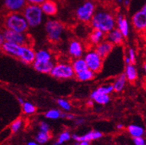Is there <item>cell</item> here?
I'll return each mask as SVG.
<instances>
[{
  "mask_svg": "<svg viewBox=\"0 0 146 145\" xmlns=\"http://www.w3.org/2000/svg\"><path fill=\"white\" fill-rule=\"evenodd\" d=\"M90 24L93 29L100 30L106 35L114 29L117 24V20L112 13L108 11L100 10L96 11Z\"/></svg>",
  "mask_w": 146,
  "mask_h": 145,
  "instance_id": "cell-1",
  "label": "cell"
},
{
  "mask_svg": "<svg viewBox=\"0 0 146 145\" xmlns=\"http://www.w3.org/2000/svg\"><path fill=\"white\" fill-rule=\"evenodd\" d=\"M4 26L5 29L19 33H26L29 29L28 22L20 12L8 13L4 19Z\"/></svg>",
  "mask_w": 146,
  "mask_h": 145,
  "instance_id": "cell-2",
  "label": "cell"
},
{
  "mask_svg": "<svg viewBox=\"0 0 146 145\" xmlns=\"http://www.w3.org/2000/svg\"><path fill=\"white\" fill-rule=\"evenodd\" d=\"M22 14L28 22L29 28H37L42 22L43 13L40 5L28 4L22 11Z\"/></svg>",
  "mask_w": 146,
  "mask_h": 145,
  "instance_id": "cell-3",
  "label": "cell"
},
{
  "mask_svg": "<svg viewBox=\"0 0 146 145\" xmlns=\"http://www.w3.org/2000/svg\"><path fill=\"white\" fill-rule=\"evenodd\" d=\"M44 30L48 40L56 43L61 40L62 33L65 30V25L59 20L49 19L44 24Z\"/></svg>",
  "mask_w": 146,
  "mask_h": 145,
  "instance_id": "cell-4",
  "label": "cell"
},
{
  "mask_svg": "<svg viewBox=\"0 0 146 145\" xmlns=\"http://www.w3.org/2000/svg\"><path fill=\"white\" fill-rule=\"evenodd\" d=\"M96 12L95 4L90 0L84 2L77 7L76 11V19L83 23H90Z\"/></svg>",
  "mask_w": 146,
  "mask_h": 145,
  "instance_id": "cell-5",
  "label": "cell"
},
{
  "mask_svg": "<svg viewBox=\"0 0 146 145\" xmlns=\"http://www.w3.org/2000/svg\"><path fill=\"white\" fill-rule=\"evenodd\" d=\"M50 74L57 79H70L75 76L71 64L66 62H59L54 64Z\"/></svg>",
  "mask_w": 146,
  "mask_h": 145,
  "instance_id": "cell-6",
  "label": "cell"
},
{
  "mask_svg": "<svg viewBox=\"0 0 146 145\" xmlns=\"http://www.w3.org/2000/svg\"><path fill=\"white\" fill-rule=\"evenodd\" d=\"M84 59L88 68L95 73H100L103 67V59L96 53L95 50H90L84 56Z\"/></svg>",
  "mask_w": 146,
  "mask_h": 145,
  "instance_id": "cell-7",
  "label": "cell"
},
{
  "mask_svg": "<svg viewBox=\"0 0 146 145\" xmlns=\"http://www.w3.org/2000/svg\"><path fill=\"white\" fill-rule=\"evenodd\" d=\"M2 33L5 36V42L14 43L19 45H31L30 37L26 33L13 31L8 29H5Z\"/></svg>",
  "mask_w": 146,
  "mask_h": 145,
  "instance_id": "cell-8",
  "label": "cell"
},
{
  "mask_svg": "<svg viewBox=\"0 0 146 145\" xmlns=\"http://www.w3.org/2000/svg\"><path fill=\"white\" fill-rule=\"evenodd\" d=\"M36 51L31 45H21L19 50L17 59L25 64H33L35 62Z\"/></svg>",
  "mask_w": 146,
  "mask_h": 145,
  "instance_id": "cell-9",
  "label": "cell"
},
{
  "mask_svg": "<svg viewBox=\"0 0 146 145\" xmlns=\"http://www.w3.org/2000/svg\"><path fill=\"white\" fill-rule=\"evenodd\" d=\"M132 25L137 31H143L146 30V13L144 11H137L131 18Z\"/></svg>",
  "mask_w": 146,
  "mask_h": 145,
  "instance_id": "cell-10",
  "label": "cell"
},
{
  "mask_svg": "<svg viewBox=\"0 0 146 145\" xmlns=\"http://www.w3.org/2000/svg\"><path fill=\"white\" fill-rule=\"evenodd\" d=\"M68 53L73 59L82 58L84 55V48L81 42L76 39L70 41L68 45Z\"/></svg>",
  "mask_w": 146,
  "mask_h": 145,
  "instance_id": "cell-11",
  "label": "cell"
},
{
  "mask_svg": "<svg viewBox=\"0 0 146 145\" xmlns=\"http://www.w3.org/2000/svg\"><path fill=\"white\" fill-rule=\"evenodd\" d=\"M4 5L10 13L20 12L28 5L26 0H4Z\"/></svg>",
  "mask_w": 146,
  "mask_h": 145,
  "instance_id": "cell-12",
  "label": "cell"
},
{
  "mask_svg": "<svg viewBox=\"0 0 146 145\" xmlns=\"http://www.w3.org/2000/svg\"><path fill=\"white\" fill-rule=\"evenodd\" d=\"M102 137V133L100 131L98 130H91L88 132L82 135V136H79L77 134L72 135L71 138L75 141V142H82V141H87L90 142L94 141V140L100 139Z\"/></svg>",
  "mask_w": 146,
  "mask_h": 145,
  "instance_id": "cell-13",
  "label": "cell"
},
{
  "mask_svg": "<svg viewBox=\"0 0 146 145\" xmlns=\"http://www.w3.org/2000/svg\"><path fill=\"white\" fill-rule=\"evenodd\" d=\"M113 45L112 43L108 42V40H103L102 42L98 44L96 46H95V50L102 59H105L109 55L111 52L113 50Z\"/></svg>",
  "mask_w": 146,
  "mask_h": 145,
  "instance_id": "cell-14",
  "label": "cell"
},
{
  "mask_svg": "<svg viewBox=\"0 0 146 145\" xmlns=\"http://www.w3.org/2000/svg\"><path fill=\"white\" fill-rule=\"evenodd\" d=\"M43 14L54 17L58 13V5L54 0H45L40 5Z\"/></svg>",
  "mask_w": 146,
  "mask_h": 145,
  "instance_id": "cell-15",
  "label": "cell"
},
{
  "mask_svg": "<svg viewBox=\"0 0 146 145\" xmlns=\"http://www.w3.org/2000/svg\"><path fill=\"white\" fill-rule=\"evenodd\" d=\"M106 40L110 42L113 45H120L123 42L124 36L118 28H114L106 34Z\"/></svg>",
  "mask_w": 146,
  "mask_h": 145,
  "instance_id": "cell-16",
  "label": "cell"
},
{
  "mask_svg": "<svg viewBox=\"0 0 146 145\" xmlns=\"http://www.w3.org/2000/svg\"><path fill=\"white\" fill-rule=\"evenodd\" d=\"M90 99L94 101L95 103L100 105H106L110 102L111 97L109 95L101 93L96 91V90H94L90 95Z\"/></svg>",
  "mask_w": 146,
  "mask_h": 145,
  "instance_id": "cell-17",
  "label": "cell"
},
{
  "mask_svg": "<svg viewBox=\"0 0 146 145\" xmlns=\"http://www.w3.org/2000/svg\"><path fill=\"white\" fill-rule=\"evenodd\" d=\"M117 28L120 30L124 38H127L129 35V24L123 15H118L117 18Z\"/></svg>",
  "mask_w": 146,
  "mask_h": 145,
  "instance_id": "cell-18",
  "label": "cell"
},
{
  "mask_svg": "<svg viewBox=\"0 0 146 145\" xmlns=\"http://www.w3.org/2000/svg\"><path fill=\"white\" fill-rule=\"evenodd\" d=\"M54 64H55L54 63V62H53V61H50V62L44 63L34 62L32 65H33V68H34L37 72H39V73L44 74H50V71H51L53 68H54Z\"/></svg>",
  "mask_w": 146,
  "mask_h": 145,
  "instance_id": "cell-19",
  "label": "cell"
},
{
  "mask_svg": "<svg viewBox=\"0 0 146 145\" xmlns=\"http://www.w3.org/2000/svg\"><path fill=\"white\" fill-rule=\"evenodd\" d=\"M20 46L21 45L14 44V43L5 42L4 43L3 45H2L1 49L2 50V51H3L4 53H5L7 55H10L11 56L17 58V56H18L19 50Z\"/></svg>",
  "mask_w": 146,
  "mask_h": 145,
  "instance_id": "cell-20",
  "label": "cell"
},
{
  "mask_svg": "<svg viewBox=\"0 0 146 145\" xmlns=\"http://www.w3.org/2000/svg\"><path fill=\"white\" fill-rule=\"evenodd\" d=\"M124 73L126 76L127 81H130V82H134L138 77L137 68L133 64H126Z\"/></svg>",
  "mask_w": 146,
  "mask_h": 145,
  "instance_id": "cell-21",
  "label": "cell"
},
{
  "mask_svg": "<svg viewBox=\"0 0 146 145\" xmlns=\"http://www.w3.org/2000/svg\"><path fill=\"white\" fill-rule=\"evenodd\" d=\"M71 66H72L75 74L79 73L80 72L88 69L87 64L85 62L84 58H78V59H74L71 62Z\"/></svg>",
  "mask_w": 146,
  "mask_h": 145,
  "instance_id": "cell-22",
  "label": "cell"
},
{
  "mask_svg": "<svg viewBox=\"0 0 146 145\" xmlns=\"http://www.w3.org/2000/svg\"><path fill=\"white\" fill-rule=\"evenodd\" d=\"M52 61V54L47 50H39L36 52L35 62L41 63L48 62Z\"/></svg>",
  "mask_w": 146,
  "mask_h": 145,
  "instance_id": "cell-23",
  "label": "cell"
},
{
  "mask_svg": "<svg viewBox=\"0 0 146 145\" xmlns=\"http://www.w3.org/2000/svg\"><path fill=\"white\" fill-rule=\"evenodd\" d=\"M105 38H106V34L102 33V31L94 29V30L89 35L90 42H91V44L95 45V46H96L101 42H102L105 39Z\"/></svg>",
  "mask_w": 146,
  "mask_h": 145,
  "instance_id": "cell-24",
  "label": "cell"
},
{
  "mask_svg": "<svg viewBox=\"0 0 146 145\" xmlns=\"http://www.w3.org/2000/svg\"><path fill=\"white\" fill-rule=\"evenodd\" d=\"M126 82H127V79H126L125 75V73H121L118 77H117V79H115L113 83L112 84L115 92H122L125 87Z\"/></svg>",
  "mask_w": 146,
  "mask_h": 145,
  "instance_id": "cell-25",
  "label": "cell"
},
{
  "mask_svg": "<svg viewBox=\"0 0 146 145\" xmlns=\"http://www.w3.org/2000/svg\"><path fill=\"white\" fill-rule=\"evenodd\" d=\"M128 132L133 138L143 137L145 133V130L142 126L138 124H130L127 128Z\"/></svg>",
  "mask_w": 146,
  "mask_h": 145,
  "instance_id": "cell-26",
  "label": "cell"
},
{
  "mask_svg": "<svg viewBox=\"0 0 146 145\" xmlns=\"http://www.w3.org/2000/svg\"><path fill=\"white\" fill-rule=\"evenodd\" d=\"M95 74L96 73L91 71V70L87 69L84 71L80 72L79 73L75 74V77L80 81H88L94 79Z\"/></svg>",
  "mask_w": 146,
  "mask_h": 145,
  "instance_id": "cell-27",
  "label": "cell"
},
{
  "mask_svg": "<svg viewBox=\"0 0 146 145\" xmlns=\"http://www.w3.org/2000/svg\"><path fill=\"white\" fill-rule=\"evenodd\" d=\"M50 139V133L42 132V131H39L35 136V141L37 143L39 144H43L47 143Z\"/></svg>",
  "mask_w": 146,
  "mask_h": 145,
  "instance_id": "cell-28",
  "label": "cell"
},
{
  "mask_svg": "<svg viewBox=\"0 0 146 145\" xmlns=\"http://www.w3.org/2000/svg\"><path fill=\"white\" fill-rule=\"evenodd\" d=\"M62 113V112H61L58 109H50V110H48L47 112H45V113H44V117L48 119H58L59 118H61Z\"/></svg>",
  "mask_w": 146,
  "mask_h": 145,
  "instance_id": "cell-29",
  "label": "cell"
},
{
  "mask_svg": "<svg viewBox=\"0 0 146 145\" xmlns=\"http://www.w3.org/2000/svg\"><path fill=\"white\" fill-rule=\"evenodd\" d=\"M22 111L26 115H32L35 113L36 111V107L33 104L29 101H25V103L22 105Z\"/></svg>",
  "mask_w": 146,
  "mask_h": 145,
  "instance_id": "cell-30",
  "label": "cell"
},
{
  "mask_svg": "<svg viewBox=\"0 0 146 145\" xmlns=\"http://www.w3.org/2000/svg\"><path fill=\"white\" fill-rule=\"evenodd\" d=\"M71 134L70 133V132L68 130H65L62 132L60 134H59V137L57 138V141H56V144L58 145H62L65 142H68L69 140L71 138Z\"/></svg>",
  "mask_w": 146,
  "mask_h": 145,
  "instance_id": "cell-31",
  "label": "cell"
},
{
  "mask_svg": "<svg viewBox=\"0 0 146 145\" xmlns=\"http://www.w3.org/2000/svg\"><path fill=\"white\" fill-rule=\"evenodd\" d=\"M96 91L101 93L106 94V95H110L112 92L114 91L113 87L112 84H108L106 85H101L96 89Z\"/></svg>",
  "mask_w": 146,
  "mask_h": 145,
  "instance_id": "cell-32",
  "label": "cell"
},
{
  "mask_svg": "<svg viewBox=\"0 0 146 145\" xmlns=\"http://www.w3.org/2000/svg\"><path fill=\"white\" fill-rule=\"evenodd\" d=\"M56 103H57V105H59L60 108H62L63 110L66 111V112H68V111L71 110V105L66 99L59 98V99L56 100Z\"/></svg>",
  "mask_w": 146,
  "mask_h": 145,
  "instance_id": "cell-33",
  "label": "cell"
},
{
  "mask_svg": "<svg viewBox=\"0 0 146 145\" xmlns=\"http://www.w3.org/2000/svg\"><path fill=\"white\" fill-rule=\"evenodd\" d=\"M22 124H23V120L22 118H18L16 120L12 122L11 124V130L12 132H18L22 127Z\"/></svg>",
  "mask_w": 146,
  "mask_h": 145,
  "instance_id": "cell-34",
  "label": "cell"
},
{
  "mask_svg": "<svg viewBox=\"0 0 146 145\" xmlns=\"http://www.w3.org/2000/svg\"><path fill=\"white\" fill-rule=\"evenodd\" d=\"M39 131L50 133V125L48 124L47 122H45V121H41L39 124Z\"/></svg>",
  "mask_w": 146,
  "mask_h": 145,
  "instance_id": "cell-35",
  "label": "cell"
},
{
  "mask_svg": "<svg viewBox=\"0 0 146 145\" xmlns=\"http://www.w3.org/2000/svg\"><path fill=\"white\" fill-rule=\"evenodd\" d=\"M128 57L131 60V64H134V63L136 62V53L135 50L133 48H129V50H128Z\"/></svg>",
  "mask_w": 146,
  "mask_h": 145,
  "instance_id": "cell-36",
  "label": "cell"
},
{
  "mask_svg": "<svg viewBox=\"0 0 146 145\" xmlns=\"http://www.w3.org/2000/svg\"><path fill=\"white\" fill-rule=\"evenodd\" d=\"M133 142L134 145H146V142L143 137H137L133 138Z\"/></svg>",
  "mask_w": 146,
  "mask_h": 145,
  "instance_id": "cell-37",
  "label": "cell"
},
{
  "mask_svg": "<svg viewBox=\"0 0 146 145\" xmlns=\"http://www.w3.org/2000/svg\"><path fill=\"white\" fill-rule=\"evenodd\" d=\"M27 3L31 5H41L45 0H26Z\"/></svg>",
  "mask_w": 146,
  "mask_h": 145,
  "instance_id": "cell-38",
  "label": "cell"
},
{
  "mask_svg": "<svg viewBox=\"0 0 146 145\" xmlns=\"http://www.w3.org/2000/svg\"><path fill=\"white\" fill-rule=\"evenodd\" d=\"M65 119L68 120H75L76 119V116L72 113H67L65 116Z\"/></svg>",
  "mask_w": 146,
  "mask_h": 145,
  "instance_id": "cell-39",
  "label": "cell"
},
{
  "mask_svg": "<svg viewBox=\"0 0 146 145\" xmlns=\"http://www.w3.org/2000/svg\"><path fill=\"white\" fill-rule=\"evenodd\" d=\"M5 42V39L3 33H0V48H2V45Z\"/></svg>",
  "mask_w": 146,
  "mask_h": 145,
  "instance_id": "cell-40",
  "label": "cell"
},
{
  "mask_svg": "<svg viewBox=\"0 0 146 145\" xmlns=\"http://www.w3.org/2000/svg\"><path fill=\"white\" fill-rule=\"evenodd\" d=\"M84 122H85V119H75V124L76 125H81L84 124Z\"/></svg>",
  "mask_w": 146,
  "mask_h": 145,
  "instance_id": "cell-41",
  "label": "cell"
},
{
  "mask_svg": "<svg viewBox=\"0 0 146 145\" xmlns=\"http://www.w3.org/2000/svg\"><path fill=\"white\" fill-rule=\"evenodd\" d=\"M116 127H117V130H122V129L124 128V124H121V123L117 124V126H116Z\"/></svg>",
  "mask_w": 146,
  "mask_h": 145,
  "instance_id": "cell-42",
  "label": "cell"
},
{
  "mask_svg": "<svg viewBox=\"0 0 146 145\" xmlns=\"http://www.w3.org/2000/svg\"><path fill=\"white\" fill-rule=\"evenodd\" d=\"M79 145H91L90 142H87V141H82V142H79Z\"/></svg>",
  "mask_w": 146,
  "mask_h": 145,
  "instance_id": "cell-43",
  "label": "cell"
},
{
  "mask_svg": "<svg viewBox=\"0 0 146 145\" xmlns=\"http://www.w3.org/2000/svg\"><path fill=\"white\" fill-rule=\"evenodd\" d=\"M18 99L19 103V104H20L21 105H23V104H24V103H25V100H24V99H22V97H18V99Z\"/></svg>",
  "mask_w": 146,
  "mask_h": 145,
  "instance_id": "cell-44",
  "label": "cell"
},
{
  "mask_svg": "<svg viewBox=\"0 0 146 145\" xmlns=\"http://www.w3.org/2000/svg\"><path fill=\"white\" fill-rule=\"evenodd\" d=\"M27 145H39V144L37 143L36 141H31V142H28Z\"/></svg>",
  "mask_w": 146,
  "mask_h": 145,
  "instance_id": "cell-45",
  "label": "cell"
},
{
  "mask_svg": "<svg viewBox=\"0 0 146 145\" xmlns=\"http://www.w3.org/2000/svg\"><path fill=\"white\" fill-rule=\"evenodd\" d=\"M125 64H131V60H130V59L128 57V56L125 58Z\"/></svg>",
  "mask_w": 146,
  "mask_h": 145,
  "instance_id": "cell-46",
  "label": "cell"
},
{
  "mask_svg": "<svg viewBox=\"0 0 146 145\" xmlns=\"http://www.w3.org/2000/svg\"><path fill=\"white\" fill-rule=\"evenodd\" d=\"M94 101H93V100H91H91H89V101H88L87 105H88L89 107H92L93 105H94Z\"/></svg>",
  "mask_w": 146,
  "mask_h": 145,
  "instance_id": "cell-47",
  "label": "cell"
},
{
  "mask_svg": "<svg viewBox=\"0 0 146 145\" xmlns=\"http://www.w3.org/2000/svg\"><path fill=\"white\" fill-rule=\"evenodd\" d=\"M142 11H143L145 12V13H146V2H145V4L143 6V7H142Z\"/></svg>",
  "mask_w": 146,
  "mask_h": 145,
  "instance_id": "cell-48",
  "label": "cell"
},
{
  "mask_svg": "<svg viewBox=\"0 0 146 145\" xmlns=\"http://www.w3.org/2000/svg\"><path fill=\"white\" fill-rule=\"evenodd\" d=\"M129 4H130L129 0H125V5L126 6L129 5Z\"/></svg>",
  "mask_w": 146,
  "mask_h": 145,
  "instance_id": "cell-49",
  "label": "cell"
},
{
  "mask_svg": "<svg viewBox=\"0 0 146 145\" xmlns=\"http://www.w3.org/2000/svg\"><path fill=\"white\" fill-rule=\"evenodd\" d=\"M144 70H145V73H146V63L144 64Z\"/></svg>",
  "mask_w": 146,
  "mask_h": 145,
  "instance_id": "cell-50",
  "label": "cell"
},
{
  "mask_svg": "<svg viewBox=\"0 0 146 145\" xmlns=\"http://www.w3.org/2000/svg\"><path fill=\"white\" fill-rule=\"evenodd\" d=\"M52 145H58V144H56V142H54V143L53 144H52Z\"/></svg>",
  "mask_w": 146,
  "mask_h": 145,
  "instance_id": "cell-51",
  "label": "cell"
},
{
  "mask_svg": "<svg viewBox=\"0 0 146 145\" xmlns=\"http://www.w3.org/2000/svg\"><path fill=\"white\" fill-rule=\"evenodd\" d=\"M118 1H119V2H122V0H118Z\"/></svg>",
  "mask_w": 146,
  "mask_h": 145,
  "instance_id": "cell-52",
  "label": "cell"
}]
</instances>
